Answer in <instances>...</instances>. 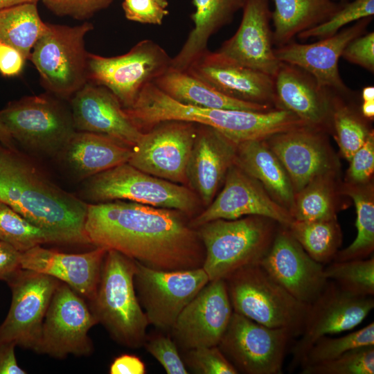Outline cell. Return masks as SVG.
<instances>
[{"instance_id": "obj_1", "label": "cell", "mask_w": 374, "mask_h": 374, "mask_svg": "<svg viewBox=\"0 0 374 374\" xmlns=\"http://www.w3.org/2000/svg\"><path fill=\"white\" fill-rule=\"evenodd\" d=\"M185 215L121 200L88 204L84 231L91 245L115 250L152 269L202 267L204 247Z\"/></svg>"}, {"instance_id": "obj_2", "label": "cell", "mask_w": 374, "mask_h": 374, "mask_svg": "<svg viewBox=\"0 0 374 374\" xmlns=\"http://www.w3.org/2000/svg\"><path fill=\"white\" fill-rule=\"evenodd\" d=\"M0 202L62 244L91 245L84 231L88 204L54 184L17 149L1 143Z\"/></svg>"}, {"instance_id": "obj_3", "label": "cell", "mask_w": 374, "mask_h": 374, "mask_svg": "<svg viewBox=\"0 0 374 374\" xmlns=\"http://www.w3.org/2000/svg\"><path fill=\"white\" fill-rule=\"evenodd\" d=\"M135 271L134 260L115 250H107L97 291L89 306L111 337L131 348L144 345L149 325L136 295Z\"/></svg>"}, {"instance_id": "obj_4", "label": "cell", "mask_w": 374, "mask_h": 374, "mask_svg": "<svg viewBox=\"0 0 374 374\" xmlns=\"http://www.w3.org/2000/svg\"><path fill=\"white\" fill-rule=\"evenodd\" d=\"M278 225L269 218L251 215L217 219L197 227L205 250L202 268L209 280L224 279L240 268L258 264Z\"/></svg>"}, {"instance_id": "obj_5", "label": "cell", "mask_w": 374, "mask_h": 374, "mask_svg": "<svg viewBox=\"0 0 374 374\" xmlns=\"http://www.w3.org/2000/svg\"><path fill=\"white\" fill-rule=\"evenodd\" d=\"M234 312L269 328H286L295 337L303 329L308 305L291 295L258 264L224 279Z\"/></svg>"}, {"instance_id": "obj_6", "label": "cell", "mask_w": 374, "mask_h": 374, "mask_svg": "<svg viewBox=\"0 0 374 374\" xmlns=\"http://www.w3.org/2000/svg\"><path fill=\"white\" fill-rule=\"evenodd\" d=\"M93 28V24L87 21L75 26L46 23L29 60L48 93L70 100L87 83L88 53L84 37Z\"/></svg>"}, {"instance_id": "obj_7", "label": "cell", "mask_w": 374, "mask_h": 374, "mask_svg": "<svg viewBox=\"0 0 374 374\" xmlns=\"http://www.w3.org/2000/svg\"><path fill=\"white\" fill-rule=\"evenodd\" d=\"M84 199L92 202L127 200L193 215L198 206L190 188L140 170L124 163L84 180Z\"/></svg>"}, {"instance_id": "obj_8", "label": "cell", "mask_w": 374, "mask_h": 374, "mask_svg": "<svg viewBox=\"0 0 374 374\" xmlns=\"http://www.w3.org/2000/svg\"><path fill=\"white\" fill-rule=\"evenodd\" d=\"M50 93L26 96L0 110L14 141L35 152L57 157L74 132L70 107Z\"/></svg>"}, {"instance_id": "obj_9", "label": "cell", "mask_w": 374, "mask_h": 374, "mask_svg": "<svg viewBox=\"0 0 374 374\" xmlns=\"http://www.w3.org/2000/svg\"><path fill=\"white\" fill-rule=\"evenodd\" d=\"M171 59L163 48L148 39L118 56L88 53L87 81L106 87L123 108H129L146 84L169 69Z\"/></svg>"}, {"instance_id": "obj_10", "label": "cell", "mask_w": 374, "mask_h": 374, "mask_svg": "<svg viewBox=\"0 0 374 374\" xmlns=\"http://www.w3.org/2000/svg\"><path fill=\"white\" fill-rule=\"evenodd\" d=\"M293 333L269 328L233 312L217 346L238 371L244 374H282Z\"/></svg>"}, {"instance_id": "obj_11", "label": "cell", "mask_w": 374, "mask_h": 374, "mask_svg": "<svg viewBox=\"0 0 374 374\" xmlns=\"http://www.w3.org/2000/svg\"><path fill=\"white\" fill-rule=\"evenodd\" d=\"M209 281L202 267L163 271L136 261L134 283L139 301L149 324L162 330L172 329L181 311Z\"/></svg>"}, {"instance_id": "obj_12", "label": "cell", "mask_w": 374, "mask_h": 374, "mask_svg": "<svg viewBox=\"0 0 374 374\" xmlns=\"http://www.w3.org/2000/svg\"><path fill=\"white\" fill-rule=\"evenodd\" d=\"M98 323L84 299L60 282L50 302L35 352L64 359L90 355L93 350L89 330Z\"/></svg>"}, {"instance_id": "obj_13", "label": "cell", "mask_w": 374, "mask_h": 374, "mask_svg": "<svg viewBox=\"0 0 374 374\" xmlns=\"http://www.w3.org/2000/svg\"><path fill=\"white\" fill-rule=\"evenodd\" d=\"M6 282L12 292V301L0 325V343H12L35 351L50 302L61 281L20 268Z\"/></svg>"}, {"instance_id": "obj_14", "label": "cell", "mask_w": 374, "mask_h": 374, "mask_svg": "<svg viewBox=\"0 0 374 374\" xmlns=\"http://www.w3.org/2000/svg\"><path fill=\"white\" fill-rule=\"evenodd\" d=\"M373 308V296L352 294L328 280L318 296L308 304L300 338L291 350L292 368L301 365L317 340L351 330L366 319Z\"/></svg>"}, {"instance_id": "obj_15", "label": "cell", "mask_w": 374, "mask_h": 374, "mask_svg": "<svg viewBox=\"0 0 374 374\" xmlns=\"http://www.w3.org/2000/svg\"><path fill=\"white\" fill-rule=\"evenodd\" d=\"M197 130V125L190 122H160L143 132L131 148L127 163L151 175L187 183L186 168Z\"/></svg>"}, {"instance_id": "obj_16", "label": "cell", "mask_w": 374, "mask_h": 374, "mask_svg": "<svg viewBox=\"0 0 374 374\" xmlns=\"http://www.w3.org/2000/svg\"><path fill=\"white\" fill-rule=\"evenodd\" d=\"M224 185L206 208L193 218V228L217 219L235 220L257 215L287 227L293 221L290 212L277 203L261 184L234 163L224 177Z\"/></svg>"}, {"instance_id": "obj_17", "label": "cell", "mask_w": 374, "mask_h": 374, "mask_svg": "<svg viewBox=\"0 0 374 374\" xmlns=\"http://www.w3.org/2000/svg\"><path fill=\"white\" fill-rule=\"evenodd\" d=\"M324 131L305 125L265 139L287 173L294 193L319 176L335 173L337 163Z\"/></svg>"}, {"instance_id": "obj_18", "label": "cell", "mask_w": 374, "mask_h": 374, "mask_svg": "<svg viewBox=\"0 0 374 374\" xmlns=\"http://www.w3.org/2000/svg\"><path fill=\"white\" fill-rule=\"evenodd\" d=\"M233 312L224 280L209 281L178 316L173 340L186 350L217 346Z\"/></svg>"}, {"instance_id": "obj_19", "label": "cell", "mask_w": 374, "mask_h": 374, "mask_svg": "<svg viewBox=\"0 0 374 374\" xmlns=\"http://www.w3.org/2000/svg\"><path fill=\"white\" fill-rule=\"evenodd\" d=\"M259 264L291 295L308 305L318 296L328 281L323 265L312 259L287 227L280 224Z\"/></svg>"}, {"instance_id": "obj_20", "label": "cell", "mask_w": 374, "mask_h": 374, "mask_svg": "<svg viewBox=\"0 0 374 374\" xmlns=\"http://www.w3.org/2000/svg\"><path fill=\"white\" fill-rule=\"evenodd\" d=\"M372 19H361L335 35L312 44L290 42L274 48L275 55L280 62L296 66L310 74L319 87L348 93V89L339 75V60L353 39L366 33Z\"/></svg>"}, {"instance_id": "obj_21", "label": "cell", "mask_w": 374, "mask_h": 374, "mask_svg": "<svg viewBox=\"0 0 374 374\" xmlns=\"http://www.w3.org/2000/svg\"><path fill=\"white\" fill-rule=\"evenodd\" d=\"M188 73L231 98L277 108L274 78L207 50Z\"/></svg>"}, {"instance_id": "obj_22", "label": "cell", "mask_w": 374, "mask_h": 374, "mask_svg": "<svg viewBox=\"0 0 374 374\" xmlns=\"http://www.w3.org/2000/svg\"><path fill=\"white\" fill-rule=\"evenodd\" d=\"M70 102L76 131L105 135L130 148L143 134L118 98L103 86L87 81Z\"/></svg>"}, {"instance_id": "obj_23", "label": "cell", "mask_w": 374, "mask_h": 374, "mask_svg": "<svg viewBox=\"0 0 374 374\" xmlns=\"http://www.w3.org/2000/svg\"><path fill=\"white\" fill-rule=\"evenodd\" d=\"M235 33L217 51L247 67L274 77L280 62L273 48L269 0H246Z\"/></svg>"}, {"instance_id": "obj_24", "label": "cell", "mask_w": 374, "mask_h": 374, "mask_svg": "<svg viewBox=\"0 0 374 374\" xmlns=\"http://www.w3.org/2000/svg\"><path fill=\"white\" fill-rule=\"evenodd\" d=\"M101 247L82 253H67L38 245L21 253V268L35 271L67 284L84 299L96 293L105 256Z\"/></svg>"}, {"instance_id": "obj_25", "label": "cell", "mask_w": 374, "mask_h": 374, "mask_svg": "<svg viewBox=\"0 0 374 374\" xmlns=\"http://www.w3.org/2000/svg\"><path fill=\"white\" fill-rule=\"evenodd\" d=\"M273 78L278 109L292 112L310 126L325 130L332 126L336 92L319 87L310 74L285 62H280Z\"/></svg>"}, {"instance_id": "obj_26", "label": "cell", "mask_w": 374, "mask_h": 374, "mask_svg": "<svg viewBox=\"0 0 374 374\" xmlns=\"http://www.w3.org/2000/svg\"><path fill=\"white\" fill-rule=\"evenodd\" d=\"M237 144L218 130L197 125L186 168V180L207 206L234 163Z\"/></svg>"}, {"instance_id": "obj_27", "label": "cell", "mask_w": 374, "mask_h": 374, "mask_svg": "<svg viewBox=\"0 0 374 374\" xmlns=\"http://www.w3.org/2000/svg\"><path fill=\"white\" fill-rule=\"evenodd\" d=\"M131 154L130 147L112 138L75 131L57 157L81 181L128 162Z\"/></svg>"}, {"instance_id": "obj_28", "label": "cell", "mask_w": 374, "mask_h": 374, "mask_svg": "<svg viewBox=\"0 0 374 374\" xmlns=\"http://www.w3.org/2000/svg\"><path fill=\"white\" fill-rule=\"evenodd\" d=\"M246 0H192L195 8L191 15L193 28L178 53L171 59L170 67L185 71L205 53L209 39L229 24Z\"/></svg>"}, {"instance_id": "obj_29", "label": "cell", "mask_w": 374, "mask_h": 374, "mask_svg": "<svg viewBox=\"0 0 374 374\" xmlns=\"http://www.w3.org/2000/svg\"><path fill=\"white\" fill-rule=\"evenodd\" d=\"M234 164L259 181L272 199L289 212L294 191L285 168L265 140L237 144Z\"/></svg>"}, {"instance_id": "obj_30", "label": "cell", "mask_w": 374, "mask_h": 374, "mask_svg": "<svg viewBox=\"0 0 374 374\" xmlns=\"http://www.w3.org/2000/svg\"><path fill=\"white\" fill-rule=\"evenodd\" d=\"M153 83L164 93L183 104L211 109L266 112L267 105L242 101L220 92L186 71L169 68Z\"/></svg>"}, {"instance_id": "obj_31", "label": "cell", "mask_w": 374, "mask_h": 374, "mask_svg": "<svg viewBox=\"0 0 374 374\" xmlns=\"http://www.w3.org/2000/svg\"><path fill=\"white\" fill-rule=\"evenodd\" d=\"M273 43L278 46L328 19L344 3L332 0H273Z\"/></svg>"}, {"instance_id": "obj_32", "label": "cell", "mask_w": 374, "mask_h": 374, "mask_svg": "<svg viewBox=\"0 0 374 374\" xmlns=\"http://www.w3.org/2000/svg\"><path fill=\"white\" fill-rule=\"evenodd\" d=\"M46 27L37 3L0 9V42L17 49L26 60H29L35 44Z\"/></svg>"}, {"instance_id": "obj_33", "label": "cell", "mask_w": 374, "mask_h": 374, "mask_svg": "<svg viewBox=\"0 0 374 374\" xmlns=\"http://www.w3.org/2000/svg\"><path fill=\"white\" fill-rule=\"evenodd\" d=\"M343 194L353 199L357 213L355 226L357 234L346 248L338 251L332 261L364 259L374 249V197L368 182L364 184L348 183L343 186Z\"/></svg>"}, {"instance_id": "obj_34", "label": "cell", "mask_w": 374, "mask_h": 374, "mask_svg": "<svg viewBox=\"0 0 374 374\" xmlns=\"http://www.w3.org/2000/svg\"><path fill=\"white\" fill-rule=\"evenodd\" d=\"M287 229L307 253L323 265L333 260L341 244L342 233L337 217L317 221L293 220Z\"/></svg>"}, {"instance_id": "obj_35", "label": "cell", "mask_w": 374, "mask_h": 374, "mask_svg": "<svg viewBox=\"0 0 374 374\" xmlns=\"http://www.w3.org/2000/svg\"><path fill=\"white\" fill-rule=\"evenodd\" d=\"M335 173L319 176L295 193L290 213L294 221L337 217Z\"/></svg>"}, {"instance_id": "obj_36", "label": "cell", "mask_w": 374, "mask_h": 374, "mask_svg": "<svg viewBox=\"0 0 374 374\" xmlns=\"http://www.w3.org/2000/svg\"><path fill=\"white\" fill-rule=\"evenodd\" d=\"M0 240L22 253L44 244H62L54 235L35 226L0 202Z\"/></svg>"}, {"instance_id": "obj_37", "label": "cell", "mask_w": 374, "mask_h": 374, "mask_svg": "<svg viewBox=\"0 0 374 374\" xmlns=\"http://www.w3.org/2000/svg\"><path fill=\"white\" fill-rule=\"evenodd\" d=\"M335 93L331 125L343 156L349 161L355 152L366 142L370 130L364 118L342 102Z\"/></svg>"}, {"instance_id": "obj_38", "label": "cell", "mask_w": 374, "mask_h": 374, "mask_svg": "<svg viewBox=\"0 0 374 374\" xmlns=\"http://www.w3.org/2000/svg\"><path fill=\"white\" fill-rule=\"evenodd\" d=\"M324 267L327 280L357 296L374 295V258L332 261Z\"/></svg>"}, {"instance_id": "obj_39", "label": "cell", "mask_w": 374, "mask_h": 374, "mask_svg": "<svg viewBox=\"0 0 374 374\" xmlns=\"http://www.w3.org/2000/svg\"><path fill=\"white\" fill-rule=\"evenodd\" d=\"M369 345H374L373 322L340 337H321L309 348L300 366L303 367L328 362L350 350Z\"/></svg>"}, {"instance_id": "obj_40", "label": "cell", "mask_w": 374, "mask_h": 374, "mask_svg": "<svg viewBox=\"0 0 374 374\" xmlns=\"http://www.w3.org/2000/svg\"><path fill=\"white\" fill-rule=\"evenodd\" d=\"M302 374H373L374 345L350 350L338 357L301 367Z\"/></svg>"}, {"instance_id": "obj_41", "label": "cell", "mask_w": 374, "mask_h": 374, "mask_svg": "<svg viewBox=\"0 0 374 374\" xmlns=\"http://www.w3.org/2000/svg\"><path fill=\"white\" fill-rule=\"evenodd\" d=\"M373 15L374 0H354L344 3L328 19L300 33L298 37L301 39L312 37L319 39L327 38L335 35L345 25L365 17H373Z\"/></svg>"}, {"instance_id": "obj_42", "label": "cell", "mask_w": 374, "mask_h": 374, "mask_svg": "<svg viewBox=\"0 0 374 374\" xmlns=\"http://www.w3.org/2000/svg\"><path fill=\"white\" fill-rule=\"evenodd\" d=\"M184 362L195 373H238L217 346L188 350Z\"/></svg>"}, {"instance_id": "obj_43", "label": "cell", "mask_w": 374, "mask_h": 374, "mask_svg": "<svg viewBox=\"0 0 374 374\" xmlns=\"http://www.w3.org/2000/svg\"><path fill=\"white\" fill-rule=\"evenodd\" d=\"M144 346L163 366L168 374H188L189 372L180 357L174 340L164 335H157L145 341Z\"/></svg>"}, {"instance_id": "obj_44", "label": "cell", "mask_w": 374, "mask_h": 374, "mask_svg": "<svg viewBox=\"0 0 374 374\" xmlns=\"http://www.w3.org/2000/svg\"><path fill=\"white\" fill-rule=\"evenodd\" d=\"M55 15L87 19L108 8L113 0H40Z\"/></svg>"}, {"instance_id": "obj_45", "label": "cell", "mask_w": 374, "mask_h": 374, "mask_svg": "<svg viewBox=\"0 0 374 374\" xmlns=\"http://www.w3.org/2000/svg\"><path fill=\"white\" fill-rule=\"evenodd\" d=\"M349 183L364 184L370 181L374 171V134H370L364 144L349 161Z\"/></svg>"}, {"instance_id": "obj_46", "label": "cell", "mask_w": 374, "mask_h": 374, "mask_svg": "<svg viewBox=\"0 0 374 374\" xmlns=\"http://www.w3.org/2000/svg\"><path fill=\"white\" fill-rule=\"evenodd\" d=\"M122 7L128 20L146 24L161 25L169 13L157 0H124Z\"/></svg>"}, {"instance_id": "obj_47", "label": "cell", "mask_w": 374, "mask_h": 374, "mask_svg": "<svg viewBox=\"0 0 374 374\" xmlns=\"http://www.w3.org/2000/svg\"><path fill=\"white\" fill-rule=\"evenodd\" d=\"M341 57L370 72H373L374 33H365L353 39L343 51Z\"/></svg>"}, {"instance_id": "obj_48", "label": "cell", "mask_w": 374, "mask_h": 374, "mask_svg": "<svg viewBox=\"0 0 374 374\" xmlns=\"http://www.w3.org/2000/svg\"><path fill=\"white\" fill-rule=\"evenodd\" d=\"M26 59L15 48L0 42V73L6 77L19 75Z\"/></svg>"}, {"instance_id": "obj_49", "label": "cell", "mask_w": 374, "mask_h": 374, "mask_svg": "<svg viewBox=\"0 0 374 374\" xmlns=\"http://www.w3.org/2000/svg\"><path fill=\"white\" fill-rule=\"evenodd\" d=\"M21 252L0 240V280L6 281L21 268Z\"/></svg>"}, {"instance_id": "obj_50", "label": "cell", "mask_w": 374, "mask_h": 374, "mask_svg": "<svg viewBox=\"0 0 374 374\" xmlns=\"http://www.w3.org/2000/svg\"><path fill=\"white\" fill-rule=\"evenodd\" d=\"M145 366L136 355L123 354L114 359L109 368L111 374H144Z\"/></svg>"}, {"instance_id": "obj_51", "label": "cell", "mask_w": 374, "mask_h": 374, "mask_svg": "<svg viewBox=\"0 0 374 374\" xmlns=\"http://www.w3.org/2000/svg\"><path fill=\"white\" fill-rule=\"evenodd\" d=\"M12 343H0V374H24L26 371L17 364Z\"/></svg>"}, {"instance_id": "obj_52", "label": "cell", "mask_w": 374, "mask_h": 374, "mask_svg": "<svg viewBox=\"0 0 374 374\" xmlns=\"http://www.w3.org/2000/svg\"><path fill=\"white\" fill-rule=\"evenodd\" d=\"M0 143L10 149L15 150L14 140L5 127L0 118Z\"/></svg>"}, {"instance_id": "obj_53", "label": "cell", "mask_w": 374, "mask_h": 374, "mask_svg": "<svg viewBox=\"0 0 374 374\" xmlns=\"http://www.w3.org/2000/svg\"><path fill=\"white\" fill-rule=\"evenodd\" d=\"M362 116L366 118H373L374 116V100H365L361 108Z\"/></svg>"}, {"instance_id": "obj_54", "label": "cell", "mask_w": 374, "mask_h": 374, "mask_svg": "<svg viewBox=\"0 0 374 374\" xmlns=\"http://www.w3.org/2000/svg\"><path fill=\"white\" fill-rule=\"evenodd\" d=\"M40 0H0V9L6 8L20 4L37 3Z\"/></svg>"}, {"instance_id": "obj_55", "label": "cell", "mask_w": 374, "mask_h": 374, "mask_svg": "<svg viewBox=\"0 0 374 374\" xmlns=\"http://www.w3.org/2000/svg\"><path fill=\"white\" fill-rule=\"evenodd\" d=\"M363 101L374 100V87L373 86L365 87L362 93Z\"/></svg>"}, {"instance_id": "obj_56", "label": "cell", "mask_w": 374, "mask_h": 374, "mask_svg": "<svg viewBox=\"0 0 374 374\" xmlns=\"http://www.w3.org/2000/svg\"><path fill=\"white\" fill-rule=\"evenodd\" d=\"M162 6L168 8V0H157Z\"/></svg>"}]
</instances>
